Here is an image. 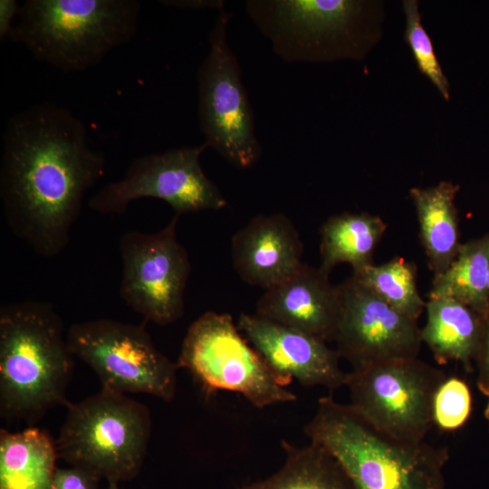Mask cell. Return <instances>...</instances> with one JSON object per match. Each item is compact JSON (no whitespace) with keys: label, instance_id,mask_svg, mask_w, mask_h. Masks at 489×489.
Returning <instances> with one entry per match:
<instances>
[{"label":"cell","instance_id":"obj_22","mask_svg":"<svg viewBox=\"0 0 489 489\" xmlns=\"http://www.w3.org/2000/svg\"><path fill=\"white\" fill-rule=\"evenodd\" d=\"M489 235L461 244L440 275L433 278L428 298H453L481 315L489 311Z\"/></svg>","mask_w":489,"mask_h":489},{"label":"cell","instance_id":"obj_29","mask_svg":"<svg viewBox=\"0 0 489 489\" xmlns=\"http://www.w3.org/2000/svg\"><path fill=\"white\" fill-rule=\"evenodd\" d=\"M160 3L167 6H173L180 9L202 10V9H225L223 0H164Z\"/></svg>","mask_w":489,"mask_h":489},{"label":"cell","instance_id":"obj_8","mask_svg":"<svg viewBox=\"0 0 489 489\" xmlns=\"http://www.w3.org/2000/svg\"><path fill=\"white\" fill-rule=\"evenodd\" d=\"M69 347L97 375L102 388L143 393L171 401L177 389V362L154 344L142 324L109 318L73 323Z\"/></svg>","mask_w":489,"mask_h":489},{"label":"cell","instance_id":"obj_15","mask_svg":"<svg viewBox=\"0 0 489 489\" xmlns=\"http://www.w3.org/2000/svg\"><path fill=\"white\" fill-rule=\"evenodd\" d=\"M341 309L339 285L320 267L302 264L286 280L266 290L255 313L321 340H333Z\"/></svg>","mask_w":489,"mask_h":489},{"label":"cell","instance_id":"obj_30","mask_svg":"<svg viewBox=\"0 0 489 489\" xmlns=\"http://www.w3.org/2000/svg\"><path fill=\"white\" fill-rule=\"evenodd\" d=\"M484 417L488 422V427H489V400L487 402L486 408L484 409Z\"/></svg>","mask_w":489,"mask_h":489},{"label":"cell","instance_id":"obj_21","mask_svg":"<svg viewBox=\"0 0 489 489\" xmlns=\"http://www.w3.org/2000/svg\"><path fill=\"white\" fill-rule=\"evenodd\" d=\"M285 453L282 467L272 475L234 489H355L336 459L310 442L296 446L281 442Z\"/></svg>","mask_w":489,"mask_h":489},{"label":"cell","instance_id":"obj_24","mask_svg":"<svg viewBox=\"0 0 489 489\" xmlns=\"http://www.w3.org/2000/svg\"><path fill=\"white\" fill-rule=\"evenodd\" d=\"M407 20L405 39L410 46L418 69L425 74L445 100L449 99V82L436 59L432 41L421 24L418 4L415 0L404 2Z\"/></svg>","mask_w":489,"mask_h":489},{"label":"cell","instance_id":"obj_13","mask_svg":"<svg viewBox=\"0 0 489 489\" xmlns=\"http://www.w3.org/2000/svg\"><path fill=\"white\" fill-rule=\"evenodd\" d=\"M341 309L333 341L352 370L417 358V321L397 311L353 276L339 284Z\"/></svg>","mask_w":489,"mask_h":489},{"label":"cell","instance_id":"obj_12","mask_svg":"<svg viewBox=\"0 0 489 489\" xmlns=\"http://www.w3.org/2000/svg\"><path fill=\"white\" fill-rule=\"evenodd\" d=\"M178 215L157 233L127 231L120 238L122 262L120 296L146 321L176 322L184 314V296L191 264L177 239Z\"/></svg>","mask_w":489,"mask_h":489},{"label":"cell","instance_id":"obj_1","mask_svg":"<svg viewBox=\"0 0 489 489\" xmlns=\"http://www.w3.org/2000/svg\"><path fill=\"white\" fill-rule=\"evenodd\" d=\"M104 154L68 109L42 102L13 114L3 135L0 201L5 223L34 253L53 258L70 242Z\"/></svg>","mask_w":489,"mask_h":489},{"label":"cell","instance_id":"obj_11","mask_svg":"<svg viewBox=\"0 0 489 489\" xmlns=\"http://www.w3.org/2000/svg\"><path fill=\"white\" fill-rule=\"evenodd\" d=\"M206 148L203 143L139 156L120 179L99 189L88 206L102 215H120L132 201L155 197L168 203L178 216L222 209L227 201L200 163Z\"/></svg>","mask_w":489,"mask_h":489},{"label":"cell","instance_id":"obj_32","mask_svg":"<svg viewBox=\"0 0 489 489\" xmlns=\"http://www.w3.org/2000/svg\"><path fill=\"white\" fill-rule=\"evenodd\" d=\"M488 291H489V267H488Z\"/></svg>","mask_w":489,"mask_h":489},{"label":"cell","instance_id":"obj_19","mask_svg":"<svg viewBox=\"0 0 489 489\" xmlns=\"http://www.w3.org/2000/svg\"><path fill=\"white\" fill-rule=\"evenodd\" d=\"M58 457L55 441L37 427L0 431V489H51Z\"/></svg>","mask_w":489,"mask_h":489},{"label":"cell","instance_id":"obj_10","mask_svg":"<svg viewBox=\"0 0 489 489\" xmlns=\"http://www.w3.org/2000/svg\"><path fill=\"white\" fill-rule=\"evenodd\" d=\"M445 372L415 359L349 372L350 406L382 432L423 441L434 426L433 403Z\"/></svg>","mask_w":489,"mask_h":489},{"label":"cell","instance_id":"obj_27","mask_svg":"<svg viewBox=\"0 0 489 489\" xmlns=\"http://www.w3.org/2000/svg\"><path fill=\"white\" fill-rule=\"evenodd\" d=\"M475 365L477 370V388L482 394L489 397V311L483 315L482 331Z\"/></svg>","mask_w":489,"mask_h":489},{"label":"cell","instance_id":"obj_23","mask_svg":"<svg viewBox=\"0 0 489 489\" xmlns=\"http://www.w3.org/2000/svg\"><path fill=\"white\" fill-rule=\"evenodd\" d=\"M363 286L388 305L417 321L426 308V302L417 286V268L414 263L396 256L379 264H369L352 271V275Z\"/></svg>","mask_w":489,"mask_h":489},{"label":"cell","instance_id":"obj_6","mask_svg":"<svg viewBox=\"0 0 489 489\" xmlns=\"http://www.w3.org/2000/svg\"><path fill=\"white\" fill-rule=\"evenodd\" d=\"M177 364L189 371L206 393H239L257 408L297 399L227 313L206 312L192 322Z\"/></svg>","mask_w":489,"mask_h":489},{"label":"cell","instance_id":"obj_16","mask_svg":"<svg viewBox=\"0 0 489 489\" xmlns=\"http://www.w3.org/2000/svg\"><path fill=\"white\" fill-rule=\"evenodd\" d=\"M303 244L292 220L283 213L253 217L231 241L234 267L249 285L269 290L303 264Z\"/></svg>","mask_w":489,"mask_h":489},{"label":"cell","instance_id":"obj_7","mask_svg":"<svg viewBox=\"0 0 489 489\" xmlns=\"http://www.w3.org/2000/svg\"><path fill=\"white\" fill-rule=\"evenodd\" d=\"M230 17L225 9L219 11L197 71L199 127L207 148L233 166L248 168L260 159L262 147L241 68L227 43Z\"/></svg>","mask_w":489,"mask_h":489},{"label":"cell","instance_id":"obj_31","mask_svg":"<svg viewBox=\"0 0 489 489\" xmlns=\"http://www.w3.org/2000/svg\"><path fill=\"white\" fill-rule=\"evenodd\" d=\"M106 489H120L117 484H109Z\"/></svg>","mask_w":489,"mask_h":489},{"label":"cell","instance_id":"obj_4","mask_svg":"<svg viewBox=\"0 0 489 489\" xmlns=\"http://www.w3.org/2000/svg\"><path fill=\"white\" fill-rule=\"evenodd\" d=\"M139 12L137 0H26L9 37L62 72H84L135 36Z\"/></svg>","mask_w":489,"mask_h":489},{"label":"cell","instance_id":"obj_18","mask_svg":"<svg viewBox=\"0 0 489 489\" xmlns=\"http://www.w3.org/2000/svg\"><path fill=\"white\" fill-rule=\"evenodd\" d=\"M459 188L450 181H441L431 187H414L409 191L417 212L420 241L434 277L448 268L461 245L455 204Z\"/></svg>","mask_w":489,"mask_h":489},{"label":"cell","instance_id":"obj_9","mask_svg":"<svg viewBox=\"0 0 489 489\" xmlns=\"http://www.w3.org/2000/svg\"><path fill=\"white\" fill-rule=\"evenodd\" d=\"M245 10L273 51L287 62L356 57L361 2L249 0Z\"/></svg>","mask_w":489,"mask_h":489},{"label":"cell","instance_id":"obj_3","mask_svg":"<svg viewBox=\"0 0 489 489\" xmlns=\"http://www.w3.org/2000/svg\"><path fill=\"white\" fill-rule=\"evenodd\" d=\"M304 433L336 459L355 489H446V447L395 438L331 395L319 399Z\"/></svg>","mask_w":489,"mask_h":489},{"label":"cell","instance_id":"obj_5","mask_svg":"<svg viewBox=\"0 0 489 489\" xmlns=\"http://www.w3.org/2000/svg\"><path fill=\"white\" fill-rule=\"evenodd\" d=\"M151 434L147 406L102 388L67 405L55 441L58 457L108 484L135 478L141 470Z\"/></svg>","mask_w":489,"mask_h":489},{"label":"cell","instance_id":"obj_17","mask_svg":"<svg viewBox=\"0 0 489 489\" xmlns=\"http://www.w3.org/2000/svg\"><path fill=\"white\" fill-rule=\"evenodd\" d=\"M421 339L440 365L451 360L473 371L481 336L483 315L448 297L428 298Z\"/></svg>","mask_w":489,"mask_h":489},{"label":"cell","instance_id":"obj_26","mask_svg":"<svg viewBox=\"0 0 489 489\" xmlns=\"http://www.w3.org/2000/svg\"><path fill=\"white\" fill-rule=\"evenodd\" d=\"M100 478L77 466L56 468L51 489H99Z\"/></svg>","mask_w":489,"mask_h":489},{"label":"cell","instance_id":"obj_28","mask_svg":"<svg viewBox=\"0 0 489 489\" xmlns=\"http://www.w3.org/2000/svg\"><path fill=\"white\" fill-rule=\"evenodd\" d=\"M19 6L15 0L0 1V38L9 37L14 27V20L17 17Z\"/></svg>","mask_w":489,"mask_h":489},{"label":"cell","instance_id":"obj_14","mask_svg":"<svg viewBox=\"0 0 489 489\" xmlns=\"http://www.w3.org/2000/svg\"><path fill=\"white\" fill-rule=\"evenodd\" d=\"M237 328L283 385L296 379L305 387L333 392L346 386L349 372L326 341L266 318L242 312Z\"/></svg>","mask_w":489,"mask_h":489},{"label":"cell","instance_id":"obj_25","mask_svg":"<svg viewBox=\"0 0 489 489\" xmlns=\"http://www.w3.org/2000/svg\"><path fill=\"white\" fill-rule=\"evenodd\" d=\"M472 412V394L467 383L446 377L436 390L433 403L434 425L445 431L463 427Z\"/></svg>","mask_w":489,"mask_h":489},{"label":"cell","instance_id":"obj_20","mask_svg":"<svg viewBox=\"0 0 489 489\" xmlns=\"http://www.w3.org/2000/svg\"><path fill=\"white\" fill-rule=\"evenodd\" d=\"M387 230L386 223L369 213H342L329 217L321 228V265L330 275L347 263L352 271L372 264L373 254Z\"/></svg>","mask_w":489,"mask_h":489},{"label":"cell","instance_id":"obj_2","mask_svg":"<svg viewBox=\"0 0 489 489\" xmlns=\"http://www.w3.org/2000/svg\"><path fill=\"white\" fill-rule=\"evenodd\" d=\"M73 357L53 304L24 301L1 306V417L34 424L48 410L67 406Z\"/></svg>","mask_w":489,"mask_h":489}]
</instances>
